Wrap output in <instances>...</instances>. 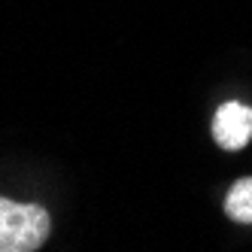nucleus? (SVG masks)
<instances>
[{"instance_id": "f257e3e1", "label": "nucleus", "mask_w": 252, "mask_h": 252, "mask_svg": "<svg viewBox=\"0 0 252 252\" xmlns=\"http://www.w3.org/2000/svg\"><path fill=\"white\" fill-rule=\"evenodd\" d=\"M52 219L40 204L0 197V252H33L49 237Z\"/></svg>"}, {"instance_id": "7ed1b4c3", "label": "nucleus", "mask_w": 252, "mask_h": 252, "mask_svg": "<svg viewBox=\"0 0 252 252\" xmlns=\"http://www.w3.org/2000/svg\"><path fill=\"white\" fill-rule=\"evenodd\" d=\"M225 213L240 225H252V176L237 179L225 194Z\"/></svg>"}, {"instance_id": "f03ea898", "label": "nucleus", "mask_w": 252, "mask_h": 252, "mask_svg": "<svg viewBox=\"0 0 252 252\" xmlns=\"http://www.w3.org/2000/svg\"><path fill=\"white\" fill-rule=\"evenodd\" d=\"M213 140L228 152L243 149L252 140V110L240 100H225L213 116Z\"/></svg>"}]
</instances>
